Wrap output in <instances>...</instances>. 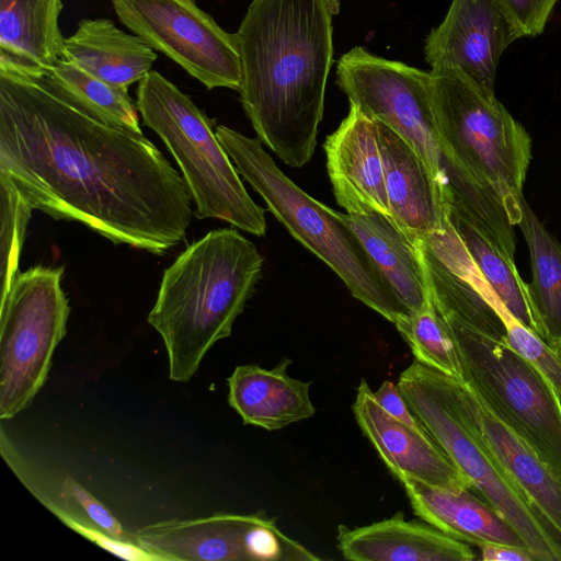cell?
Here are the masks:
<instances>
[{
  "mask_svg": "<svg viewBox=\"0 0 561 561\" xmlns=\"http://www.w3.org/2000/svg\"><path fill=\"white\" fill-rule=\"evenodd\" d=\"M0 172L33 209L163 254L194 216L182 176L144 135L107 125L43 76L0 68Z\"/></svg>",
  "mask_w": 561,
  "mask_h": 561,
  "instance_id": "cell-1",
  "label": "cell"
},
{
  "mask_svg": "<svg viewBox=\"0 0 561 561\" xmlns=\"http://www.w3.org/2000/svg\"><path fill=\"white\" fill-rule=\"evenodd\" d=\"M339 9L340 0H252L236 33L244 113L293 168L314 153Z\"/></svg>",
  "mask_w": 561,
  "mask_h": 561,
  "instance_id": "cell-2",
  "label": "cell"
},
{
  "mask_svg": "<svg viewBox=\"0 0 561 561\" xmlns=\"http://www.w3.org/2000/svg\"><path fill=\"white\" fill-rule=\"evenodd\" d=\"M263 257L232 228L207 232L164 270L148 314L168 355L169 378L186 382L238 316L261 277Z\"/></svg>",
  "mask_w": 561,
  "mask_h": 561,
  "instance_id": "cell-3",
  "label": "cell"
},
{
  "mask_svg": "<svg viewBox=\"0 0 561 561\" xmlns=\"http://www.w3.org/2000/svg\"><path fill=\"white\" fill-rule=\"evenodd\" d=\"M216 136L238 173L288 232L343 280L352 296L393 324L410 316L337 211L304 192L275 163L262 141L225 125Z\"/></svg>",
  "mask_w": 561,
  "mask_h": 561,
  "instance_id": "cell-4",
  "label": "cell"
},
{
  "mask_svg": "<svg viewBox=\"0 0 561 561\" xmlns=\"http://www.w3.org/2000/svg\"><path fill=\"white\" fill-rule=\"evenodd\" d=\"M430 98L445 161L499 195L518 224L531 161L526 129L493 91L456 68H431Z\"/></svg>",
  "mask_w": 561,
  "mask_h": 561,
  "instance_id": "cell-5",
  "label": "cell"
},
{
  "mask_svg": "<svg viewBox=\"0 0 561 561\" xmlns=\"http://www.w3.org/2000/svg\"><path fill=\"white\" fill-rule=\"evenodd\" d=\"M142 124L164 142L178 163L198 219L216 218L257 237L266 232L265 210L247 192L214 122L174 83L156 70L138 82Z\"/></svg>",
  "mask_w": 561,
  "mask_h": 561,
  "instance_id": "cell-6",
  "label": "cell"
},
{
  "mask_svg": "<svg viewBox=\"0 0 561 561\" xmlns=\"http://www.w3.org/2000/svg\"><path fill=\"white\" fill-rule=\"evenodd\" d=\"M438 313L456 345L463 382L561 481V401L552 386L506 340L488 335L451 313Z\"/></svg>",
  "mask_w": 561,
  "mask_h": 561,
  "instance_id": "cell-7",
  "label": "cell"
},
{
  "mask_svg": "<svg viewBox=\"0 0 561 561\" xmlns=\"http://www.w3.org/2000/svg\"><path fill=\"white\" fill-rule=\"evenodd\" d=\"M62 266L19 272L0 300V419L28 408L45 385L67 331L70 306Z\"/></svg>",
  "mask_w": 561,
  "mask_h": 561,
  "instance_id": "cell-8",
  "label": "cell"
},
{
  "mask_svg": "<svg viewBox=\"0 0 561 561\" xmlns=\"http://www.w3.org/2000/svg\"><path fill=\"white\" fill-rule=\"evenodd\" d=\"M397 385L421 425L470 480L472 490L515 528L535 561H561L551 531L466 430L445 398L434 369L414 360L400 374Z\"/></svg>",
  "mask_w": 561,
  "mask_h": 561,
  "instance_id": "cell-9",
  "label": "cell"
},
{
  "mask_svg": "<svg viewBox=\"0 0 561 561\" xmlns=\"http://www.w3.org/2000/svg\"><path fill=\"white\" fill-rule=\"evenodd\" d=\"M336 84L350 104L402 136L424 160L439 187L449 194L430 98V72L356 46L339 59Z\"/></svg>",
  "mask_w": 561,
  "mask_h": 561,
  "instance_id": "cell-10",
  "label": "cell"
},
{
  "mask_svg": "<svg viewBox=\"0 0 561 561\" xmlns=\"http://www.w3.org/2000/svg\"><path fill=\"white\" fill-rule=\"evenodd\" d=\"M112 4L121 23L205 88L239 92L237 34L219 26L195 0H112Z\"/></svg>",
  "mask_w": 561,
  "mask_h": 561,
  "instance_id": "cell-11",
  "label": "cell"
},
{
  "mask_svg": "<svg viewBox=\"0 0 561 561\" xmlns=\"http://www.w3.org/2000/svg\"><path fill=\"white\" fill-rule=\"evenodd\" d=\"M134 535L140 547L163 561L320 560L263 512L173 518L147 525Z\"/></svg>",
  "mask_w": 561,
  "mask_h": 561,
  "instance_id": "cell-12",
  "label": "cell"
},
{
  "mask_svg": "<svg viewBox=\"0 0 561 561\" xmlns=\"http://www.w3.org/2000/svg\"><path fill=\"white\" fill-rule=\"evenodd\" d=\"M434 371L460 422L545 522L561 550V481L519 436L491 413L466 382Z\"/></svg>",
  "mask_w": 561,
  "mask_h": 561,
  "instance_id": "cell-13",
  "label": "cell"
},
{
  "mask_svg": "<svg viewBox=\"0 0 561 561\" xmlns=\"http://www.w3.org/2000/svg\"><path fill=\"white\" fill-rule=\"evenodd\" d=\"M519 37L496 0H451L425 38L424 57L431 68L459 69L494 92L500 59Z\"/></svg>",
  "mask_w": 561,
  "mask_h": 561,
  "instance_id": "cell-14",
  "label": "cell"
},
{
  "mask_svg": "<svg viewBox=\"0 0 561 561\" xmlns=\"http://www.w3.org/2000/svg\"><path fill=\"white\" fill-rule=\"evenodd\" d=\"M352 410L362 433L397 480L412 478L436 486L472 490L470 480L426 430L412 427L386 412L364 378Z\"/></svg>",
  "mask_w": 561,
  "mask_h": 561,
  "instance_id": "cell-15",
  "label": "cell"
},
{
  "mask_svg": "<svg viewBox=\"0 0 561 561\" xmlns=\"http://www.w3.org/2000/svg\"><path fill=\"white\" fill-rule=\"evenodd\" d=\"M323 148L336 203L347 214L378 211L391 217L378 121L350 104Z\"/></svg>",
  "mask_w": 561,
  "mask_h": 561,
  "instance_id": "cell-16",
  "label": "cell"
},
{
  "mask_svg": "<svg viewBox=\"0 0 561 561\" xmlns=\"http://www.w3.org/2000/svg\"><path fill=\"white\" fill-rule=\"evenodd\" d=\"M378 126L392 219L413 241L442 229L448 221L449 195L402 136L379 121Z\"/></svg>",
  "mask_w": 561,
  "mask_h": 561,
  "instance_id": "cell-17",
  "label": "cell"
},
{
  "mask_svg": "<svg viewBox=\"0 0 561 561\" xmlns=\"http://www.w3.org/2000/svg\"><path fill=\"white\" fill-rule=\"evenodd\" d=\"M337 549L352 561H472L476 554L459 541L402 512L369 525L337 527Z\"/></svg>",
  "mask_w": 561,
  "mask_h": 561,
  "instance_id": "cell-18",
  "label": "cell"
},
{
  "mask_svg": "<svg viewBox=\"0 0 561 561\" xmlns=\"http://www.w3.org/2000/svg\"><path fill=\"white\" fill-rule=\"evenodd\" d=\"M399 482L414 514L444 534L479 548L499 543L527 549L515 528L473 490L436 486L412 478Z\"/></svg>",
  "mask_w": 561,
  "mask_h": 561,
  "instance_id": "cell-19",
  "label": "cell"
},
{
  "mask_svg": "<svg viewBox=\"0 0 561 561\" xmlns=\"http://www.w3.org/2000/svg\"><path fill=\"white\" fill-rule=\"evenodd\" d=\"M291 363L284 357L272 368L247 364L233 369L227 378L228 403L243 424L276 431L314 415L311 382L289 376Z\"/></svg>",
  "mask_w": 561,
  "mask_h": 561,
  "instance_id": "cell-20",
  "label": "cell"
},
{
  "mask_svg": "<svg viewBox=\"0 0 561 561\" xmlns=\"http://www.w3.org/2000/svg\"><path fill=\"white\" fill-rule=\"evenodd\" d=\"M62 0H0V68L46 75L64 56Z\"/></svg>",
  "mask_w": 561,
  "mask_h": 561,
  "instance_id": "cell-21",
  "label": "cell"
},
{
  "mask_svg": "<svg viewBox=\"0 0 561 561\" xmlns=\"http://www.w3.org/2000/svg\"><path fill=\"white\" fill-rule=\"evenodd\" d=\"M337 214L357 236L409 313L425 309L432 298L420 250L411 237L392 217L378 211Z\"/></svg>",
  "mask_w": 561,
  "mask_h": 561,
  "instance_id": "cell-22",
  "label": "cell"
},
{
  "mask_svg": "<svg viewBox=\"0 0 561 561\" xmlns=\"http://www.w3.org/2000/svg\"><path fill=\"white\" fill-rule=\"evenodd\" d=\"M64 59L103 80L128 90L152 70L158 55L141 37L105 18L82 19L65 39Z\"/></svg>",
  "mask_w": 561,
  "mask_h": 561,
  "instance_id": "cell-23",
  "label": "cell"
},
{
  "mask_svg": "<svg viewBox=\"0 0 561 561\" xmlns=\"http://www.w3.org/2000/svg\"><path fill=\"white\" fill-rule=\"evenodd\" d=\"M518 226L526 240L531 270L528 291L538 335L561 354V244L522 196Z\"/></svg>",
  "mask_w": 561,
  "mask_h": 561,
  "instance_id": "cell-24",
  "label": "cell"
},
{
  "mask_svg": "<svg viewBox=\"0 0 561 561\" xmlns=\"http://www.w3.org/2000/svg\"><path fill=\"white\" fill-rule=\"evenodd\" d=\"M43 77L55 90L96 119L144 135L136 101L129 96L128 90L113 87L64 58Z\"/></svg>",
  "mask_w": 561,
  "mask_h": 561,
  "instance_id": "cell-25",
  "label": "cell"
},
{
  "mask_svg": "<svg viewBox=\"0 0 561 561\" xmlns=\"http://www.w3.org/2000/svg\"><path fill=\"white\" fill-rule=\"evenodd\" d=\"M448 218L470 256L507 310L537 333L528 284L520 277L515 261L506 256L451 203L448 205Z\"/></svg>",
  "mask_w": 561,
  "mask_h": 561,
  "instance_id": "cell-26",
  "label": "cell"
},
{
  "mask_svg": "<svg viewBox=\"0 0 561 561\" xmlns=\"http://www.w3.org/2000/svg\"><path fill=\"white\" fill-rule=\"evenodd\" d=\"M394 325L415 360L463 381L456 345L433 301L422 311L398 320Z\"/></svg>",
  "mask_w": 561,
  "mask_h": 561,
  "instance_id": "cell-27",
  "label": "cell"
},
{
  "mask_svg": "<svg viewBox=\"0 0 561 561\" xmlns=\"http://www.w3.org/2000/svg\"><path fill=\"white\" fill-rule=\"evenodd\" d=\"M33 207L16 185L0 172V300L19 273V261Z\"/></svg>",
  "mask_w": 561,
  "mask_h": 561,
  "instance_id": "cell-28",
  "label": "cell"
},
{
  "mask_svg": "<svg viewBox=\"0 0 561 561\" xmlns=\"http://www.w3.org/2000/svg\"><path fill=\"white\" fill-rule=\"evenodd\" d=\"M495 311L505 327L508 345L549 381L561 401V354L518 321L504 304H499Z\"/></svg>",
  "mask_w": 561,
  "mask_h": 561,
  "instance_id": "cell-29",
  "label": "cell"
},
{
  "mask_svg": "<svg viewBox=\"0 0 561 561\" xmlns=\"http://www.w3.org/2000/svg\"><path fill=\"white\" fill-rule=\"evenodd\" d=\"M60 485L62 493L99 528L117 539L136 542L135 535L127 533L110 510L79 482L66 477Z\"/></svg>",
  "mask_w": 561,
  "mask_h": 561,
  "instance_id": "cell-30",
  "label": "cell"
},
{
  "mask_svg": "<svg viewBox=\"0 0 561 561\" xmlns=\"http://www.w3.org/2000/svg\"><path fill=\"white\" fill-rule=\"evenodd\" d=\"M520 37L540 35L559 0H496Z\"/></svg>",
  "mask_w": 561,
  "mask_h": 561,
  "instance_id": "cell-31",
  "label": "cell"
},
{
  "mask_svg": "<svg viewBox=\"0 0 561 561\" xmlns=\"http://www.w3.org/2000/svg\"><path fill=\"white\" fill-rule=\"evenodd\" d=\"M374 397L379 405L396 419L404 422L405 424L415 427L424 428L416 416L410 410L404 397L402 396L398 385L392 381L386 380L374 392Z\"/></svg>",
  "mask_w": 561,
  "mask_h": 561,
  "instance_id": "cell-32",
  "label": "cell"
},
{
  "mask_svg": "<svg viewBox=\"0 0 561 561\" xmlns=\"http://www.w3.org/2000/svg\"><path fill=\"white\" fill-rule=\"evenodd\" d=\"M484 561H535L533 554L525 548L507 545H485L480 547Z\"/></svg>",
  "mask_w": 561,
  "mask_h": 561,
  "instance_id": "cell-33",
  "label": "cell"
}]
</instances>
